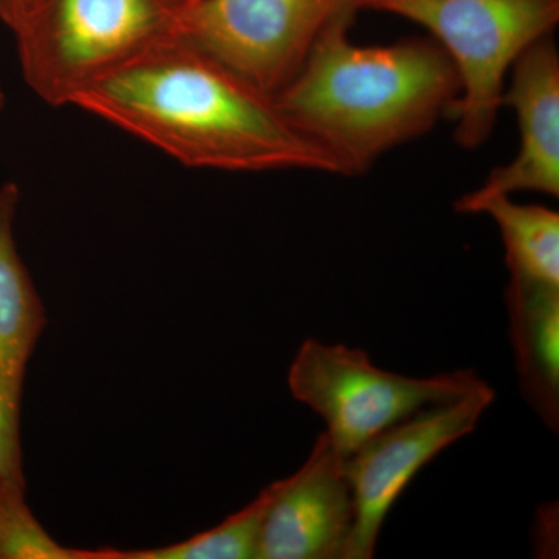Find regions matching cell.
Wrapping results in <instances>:
<instances>
[{
	"label": "cell",
	"mask_w": 559,
	"mask_h": 559,
	"mask_svg": "<svg viewBox=\"0 0 559 559\" xmlns=\"http://www.w3.org/2000/svg\"><path fill=\"white\" fill-rule=\"evenodd\" d=\"M70 106L183 167L342 176L336 159L283 116L274 95L183 36L95 81Z\"/></svg>",
	"instance_id": "obj_1"
},
{
	"label": "cell",
	"mask_w": 559,
	"mask_h": 559,
	"mask_svg": "<svg viewBox=\"0 0 559 559\" xmlns=\"http://www.w3.org/2000/svg\"><path fill=\"white\" fill-rule=\"evenodd\" d=\"M355 14L331 22L275 95L283 116L336 159L342 176L366 173L425 135L451 116L460 95L457 70L436 39L358 46L348 36Z\"/></svg>",
	"instance_id": "obj_2"
},
{
	"label": "cell",
	"mask_w": 559,
	"mask_h": 559,
	"mask_svg": "<svg viewBox=\"0 0 559 559\" xmlns=\"http://www.w3.org/2000/svg\"><path fill=\"white\" fill-rule=\"evenodd\" d=\"M191 0H25L17 60L33 94L53 108L146 51L182 36Z\"/></svg>",
	"instance_id": "obj_3"
},
{
	"label": "cell",
	"mask_w": 559,
	"mask_h": 559,
	"mask_svg": "<svg viewBox=\"0 0 559 559\" xmlns=\"http://www.w3.org/2000/svg\"><path fill=\"white\" fill-rule=\"evenodd\" d=\"M355 9L396 14L432 33L459 73L451 117L466 150L495 130L511 66L559 22V0H355Z\"/></svg>",
	"instance_id": "obj_4"
},
{
	"label": "cell",
	"mask_w": 559,
	"mask_h": 559,
	"mask_svg": "<svg viewBox=\"0 0 559 559\" xmlns=\"http://www.w3.org/2000/svg\"><path fill=\"white\" fill-rule=\"evenodd\" d=\"M480 382L473 370L403 377L374 366L362 349L314 340L301 344L288 377L294 399L323 418L331 447L345 459L382 430L457 400Z\"/></svg>",
	"instance_id": "obj_5"
},
{
	"label": "cell",
	"mask_w": 559,
	"mask_h": 559,
	"mask_svg": "<svg viewBox=\"0 0 559 559\" xmlns=\"http://www.w3.org/2000/svg\"><path fill=\"white\" fill-rule=\"evenodd\" d=\"M347 11H358L355 0H200L182 36L275 97Z\"/></svg>",
	"instance_id": "obj_6"
},
{
	"label": "cell",
	"mask_w": 559,
	"mask_h": 559,
	"mask_svg": "<svg viewBox=\"0 0 559 559\" xmlns=\"http://www.w3.org/2000/svg\"><path fill=\"white\" fill-rule=\"evenodd\" d=\"M496 392L481 381L457 400L423 409L345 459L355 502V524L344 559H370L393 503L430 460L469 436Z\"/></svg>",
	"instance_id": "obj_7"
},
{
	"label": "cell",
	"mask_w": 559,
	"mask_h": 559,
	"mask_svg": "<svg viewBox=\"0 0 559 559\" xmlns=\"http://www.w3.org/2000/svg\"><path fill=\"white\" fill-rule=\"evenodd\" d=\"M353 524L345 457L320 433L305 465L278 480L261 528L259 559H344Z\"/></svg>",
	"instance_id": "obj_8"
},
{
	"label": "cell",
	"mask_w": 559,
	"mask_h": 559,
	"mask_svg": "<svg viewBox=\"0 0 559 559\" xmlns=\"http://www.w3.org/2000/svg\"><path fill=\"white\" fill-rule=\"evenodd\" d=\"M502 106L518 117L521 146L510 164L495 168L479 189L455 202L468 213L477 202L522 191L559 194V55L550 36L522 51L511 66Z\"/></svg>",
	"instance_id": "obj_9"
},
{
	"label": "cell",
	"mask_w": 559,
	"mask_h": 559,
	"mask_svg": "<svg viewBox=\"0 0 559 559\" xmlns=\"http://www.w3.org/2000/svg\"><path fill=\"white\" fill-rule=\"evenodd\" d=\"M511 342L522 388L557 432L559 396V286L510 280L506 294Z\"/></svg>",
	"instance_id": "obj_10"
},
{
	"label": "cell",
	"mask_w": 559,
	"mask_h": 559,
	"mask_svg": "<svg viewBox=\"0 0 559 559\" xmlns=\"http://www.w3.org/2000/svg\"><path fill=\"white\" fill-rule=\"evenodd\" d=\"M20 202L16 182L0 187V389L22 392L28 359L44 329V308L14 240Z\"/></svg>",
	"instance_id": "obj_11"
},
{
	"label": "cell",
	"mask_w": 559,
	"mask_h": 559,
	"mask_svg": "<svg viewBox=\"0 0 559 559\" xmlns=\"http://www.w3.org/2000/svg\"><path fill=\"white\" fill-rule=\"evenodd\" d=\"M468 213H485L498 224L511 280L559 286V215L543 205H522L492 197Z\"/></svg>",
	"instance_id": "obj_12"
},
{
	"label": "cell",
	"mask_w": 559,
	"mask_h": 559,
	"mask_svg": "<svg viewBox=\"0 0 559 559\" xmlns=\"http://www.w3.org/2000/svg\"><path fill=\"white\" fill-rule=\"evenodd\" d=\"M278 481L261 491L246 509L193 538L148 550L87 551V559H249L259 558L261 528Z\"/></svg>",
	"instance_id": "obj_13"
},
{
	"label": "cell",
	"mask_w": 559,
	"mask_h": 559,
	"mask_svg": "<svg viewBox=\"0 0 559 559\" xmlns=\"http://www.w3.org/2000/svg\"><path fill=\"white\" fill-rule=\"evenodd\" d=\"M0 559H87L57 543L25 500L24 476L0 479Z\"/></svg>",
	"instance_id": "obj_14"
},
{
	"label": "cell",
	"mask_w": 559,
	"mask_h": 559,
	"mask_svg": "<svg viewBox=\"0 0 559 559\" xmlns=\"http://www.w3.org/2000/svg\"><path fill=\"white\" fill-rule=\"evenodd\" d=\"M20 390L0 389V479L22 476Z\"/></svg>",
	"instance_id": "obj_15"
},
{
	"label": "cell",
	"mask_w": 559,
	"mask_h": 559,
	"mask_svg": "<svg viewBox=\"0 0 559 559\" xmlns=\"http://www.w3.org/2000/svg\"><path fill=\"white\" fill-rule=\"evenodd\" d=\"M25 0H0V22L13 31L20 21Z\"/></svg>",
	"instance_id": "obj_16"
},
{
	"label": "cell",
	"mask_w": 559,
	"mask_h": 559,
	"mask_svg": "<svg viewBox=\"0 0 559 559\" xmlns=\"http://www.w3.org/2000/svg\"><path fill=\"white\" fill-rule=\"evenodd\" d=\"M5 103H7L5 91H3L2 83H0V110L5 108Z\"/></svg>",
	"instance_id": "obj_17"
},
{
	"label": "cell",
	"mask_w": 559,
	"mask_h": 559,
	"mask_svg": "<svg viewBox=\"0 0 559 559\" xmlns=\"http://www.w3.org/2000/svg\"><path fill=\"white\" fill-rule=\"evenodd\" d=\"M191 2L197 3L200 2V0H191Z\"/></svg>",
	"instance_id": "obj_18"
}]
</instances>
